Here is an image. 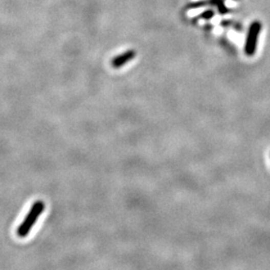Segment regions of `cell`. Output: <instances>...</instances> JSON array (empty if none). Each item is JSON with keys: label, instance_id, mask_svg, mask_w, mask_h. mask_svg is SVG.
Returning <instances> with one entry per match:
<instances>
[{"label": "cell", "instance_id": "1", "mask_svg": "<svg viewBox=\"0 0 270 270\" xmlns=\"http://www.w3.org/2000/svg\"><path fill=\"white\" fill-rule=\"evenodd\" d=\"M44 208L45 204L42 200H37V201L33 203L28 214L25 216L21 224L19 225L17 228L16 232H17V235L19 237L24 238L28 235V233L31 231L32 227L36 223L39 216L44 211Z\"/></svg>", "mask_w": 270, "mask_h": 270}, {"label": "cell", "instance_id": "2", "mask_svg": "<svg viewBox=\"0 0 270 270\" xmlns=\"http://www.w3.org/2000/svg\"><path fill=\"white\" fill-rule=\"evenodd\" d=\"M261 29V25L260 23L255 21L252 23L249 31H248V40L245 42V54L248 56H252L255 53V49H256V43L258 40V35Z\"/></svg>", "mask_w": 270, "mask_h": 270}, {"label": "cell", "instance_id": "3", "mask_svg": "<svg viewBox=\"0 0 270 270\" xmlns=\"http://www.w3.org/2000/svg\"><path fill=\"white\" fill-rule=\"evenodd\" d=\"M135 56V51H128L123 53L122 55H119L113 59L112 66L115 68H121L125 63H127L129 60H131Z\"/></svg>", "mask_w": 270, "mask_h": 270}]
</instances>
